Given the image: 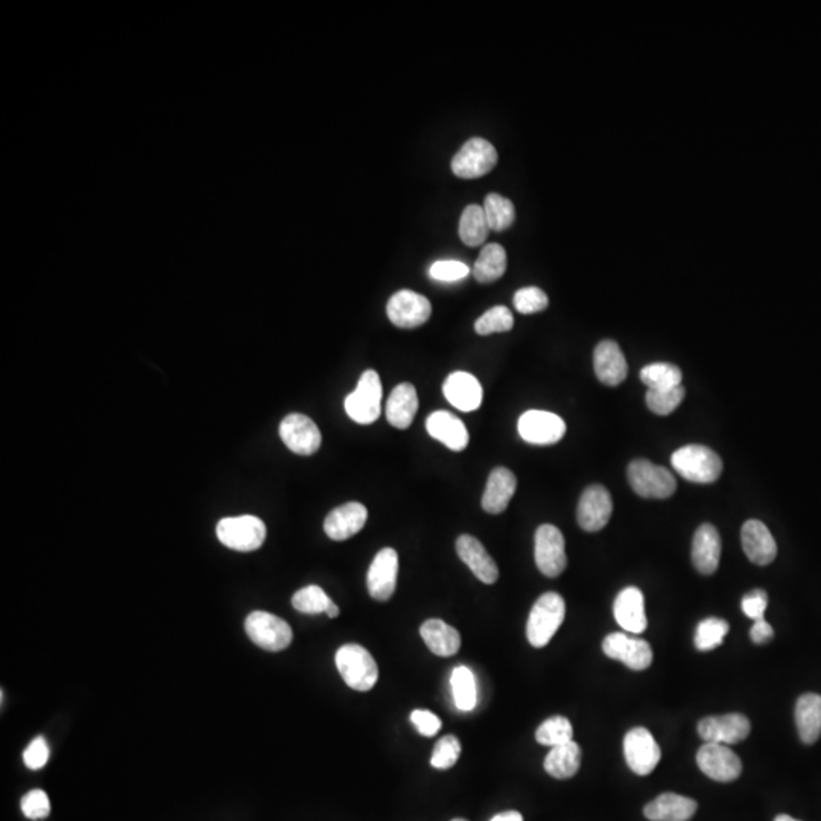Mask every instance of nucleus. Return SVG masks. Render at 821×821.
<instances>
[{"label": "nucleus", "mask_w": 821, "mask_h": 821, "mask_svg": "<svg viewBox=\"0 0 821 821\" xmlns=\"http://www.w3.org/2000/svg\"><path fill=\"white\" fill-rule=\"evenodd\" d=\"M752 724L742 714H727L721 717H707L698 723V735L704 742L714 744H738L750 735Z\"/></svg>", "instance_id": "f3484780"}, {"label": "nucleus", "mask_w": 821, "mask_h": 821, "mask_svg": "<svg viewBox=\"0 0 821 821\" xmlns=\"http://www.w3.org/2000/svg\"><path fill=\"white\" fill-rule=\"evenodd\" d=\"M332 603L333 601L326 595V592L318 586L303 587L292 596V607L306 615L327 613Z\"/></svg>", "instance_id": "ea45409f"}, {"label": "nucleus", "mask_w": 821, "mask_h": 821, "mask_svg": "<svg viewBox=\"0 0 821 821\" xmlns=\"http://www.w3.org/2000/svg\"><path fill=\"white\" fill-rule=\"evenodd\" d=\"M514 318L510 309L505 306H495L489 309L475 323V332L481 337H487L492 333L508 332L513 329Z\"/></svg>", "instance_id": "a19ab883"}, {"label": "nucleus", "mask_w": 821, "mask_h": 821, "mask_svg": "<svg viewBox=\"0 0 821 821\" xmlns=\"http://www.w3.org/2000/svg\"><path fill=\"white\" fill-rule=\"evenodd\" d=\"M452 694H454L455 704L463 712H470L475 709L478 700L476 691V679L472 671L467 666H457L451 677Z\"/></svg>", "instance_id": "e433bc0d"}, {"label": "nucleus", "mask_w": 821, "mask_h": 821, "mask_svg": "<svg viewBox=\"0 0 821 821\" xmlns=\"http://www.w3.org/2000/svg\"><path fill=\"white\" fill-rule=\"evenodd\" d=\"M616 622L619 627L631 634H641L647 630V615H645L644 593L638 587H625L616 596L613 604Z\"/></svg>", "instance_id": "5701e85b"}, {"label": "nucleus", "mask_w": 821, "mask_h": 821, "mask_svg": "<svg viewBox=\"0 0 821 821\" xmlns=\"http://www.w3.org/2000/svg\"><path fill=\"white\" fill-rule=\"evenodd\" d=\"M432 306L425 295L402 289L390 298L387 315L391 323L400 329H416L431 318Z\"/></svg>", "instance_id": "f8f14e48"}, {"label": "nucleus", "mask_w": 821, "mask_h": 821, "mask_svg": "<svg viewBox=\"0 0 821 821\" xmlns=\"http://www.w3.org/2000/svg\"><path fill=\"white\" fill-rule=\"evenodd\" d=\"M697 802L679 794L665 793L645 806L644 814L651 821H689L697 812Z\"/></svg>", "instance_id": "c85d7f7f"}, {"label": "nucleus", "mask_w": 821, "mask_h": 821, "mask_svg": "<svg viewBox=\"0 0 821 821\" xmlns=\"http://www.w3.org/2000/svg\"><path fill=\"white\" fill-rule=\"evenodd\" d=\"M420 636L435 656L451 657L460 651V633L441 619H428L420 627Z\"/></svg>", "instance_id": "c756f323"}, {"label": "nucleus", "mask_w": 821, "mask_h": 821, "mask_svg": "<svg viewBox=\"0 0 821 821\" xmlns=\"http://www.w3.org/2000/svg\"><path fill=\"white\" fill-rule=\"evenodd\" d=\"M443 394L447 402L463 413L476 411L484 399V390L475 376L467 371H454L443 384Z\"/></svg>", "instance_id": "6ab92c4d"}, {"label": "nucleus", "mask_w": 821, "mask_h": 821, "mask_svg": "<svg viewBox=\"0 0 821 821\" xmlns=\"http://www.w3.org/2000/svg\"><path fill=\"white\" fill-rule=\"evenodd\" d=\"M624 756L633 773L638 776H648L659 764L662 753L650 730L645 727H636L625 735Z\"/></svg>", "instance_id": "9b49d317"}, {"label": "nucleus", "mask_w": 821, "mask_h": 821, "mask_svg": "<svg viewBox=\"0 0 821 821\" xmlns=\"http://www.w3.org/2000/svg\"><path fill=\"white\" fill-rule=\"evenodd\" d=\"M507 271V253L499 244H489L482 248L473 265V276L479 283H493L501 279Z\"/></svg>", "instance_id": "473e14b6"}, {"label": "nucleus", "mask_w": 821, "mask_h": 821, "mask_svg": "<svg viewBox=\"0 0 821 821\" xmlns=\"http://www.w3.org/2000/svg\"><path fill=\"white\" fill-rule=\"evenodd\" d=\"M452 821H467V820H464V818H455V820H452Z\"/></svg>", "instance_id": "6e6d98bb"}, {"label": "nucleus", "mask_w": 821, "mask_h": 821, "mask_svg": "<svg viewBox=\"0 0 821 821\" xmlns=\"http://www.w3.org/2000/svg\"><path fill=\"white\" fill-rule=\"evenodd\" d=\"M685 388H671V390H648L647 405L657 416H668L679 408L685 399Z\"/></svg>", "instance_id": "79ce46f5"}, {"label": "nucleus", "mask_w": 821, "mask_h": 821, "mask_svg": "<svg viewBox=\"0 0 821 821\" xmlns=\"http://www.w3.org/2000/svg\"><path fill=\"white\" fill-rule=\"evenodd\" d=\"M280 438L294 454L309 457L321 446V432L305 414H289L280 423Z\"/></svg>", "instance_id": "2eb2a0df"}, {"label": "nucleus", "mask_w": 821, "mask_h": 821, "mask_svg": "<svg viewBox=\"0 0 821 821\" xmlns=\"http://www.w3.org/2000/svg\"><path fill=\"white\" fill-rule=\"evenodd\" d=\"M368 511L359 502L341 505L327 514L324 531L335 542H343L358 534L367 522Z\"/></svg>", "instance_id": "aec40b11"}, {"label": "nucleus", "mask_w": 821, "mask_h": 821, "mask_svg": "<svg viewBox=\"0 0 821 821\" xmlns=\"http://www.w3.org/2000/svg\"><path fill=\"white\" fill-rule=\"evenodd\" d=\"M682 370L668 362H654L641 370V381L648 390H671L682 385Z\"/></svg>", "instance_id": "f704fd0d"}, {"label": "nucleus", "mask_w": 821, "mask_h": 821, "mask_svg": "<svg viewBox=\"0 0 821 821\" xmlns=\"http://www.w3.org/2000/svg\"><path fill=\"white\" fill-rule=\"evenodd\" d=\"M742 548L750 562L767 566L777 555L776 540L761 520H747L741 531Z\"/></svg>", "instance_id": "4be33fe9"}, {"label": "nucleus", "mask_w": 821, "mask_h": 821, "mask_svg": "<svg viewBox=\"0 0 821 821\" xmlns=\"http://www.w3.org/2000/svg\"><path fill=\"white\" fill-rule=\"evenodd\" d=\"M517 489V479L507 467H496L490 473L482 495V508L490 514L504 513Z\"/></svg>", "instance_id": "bb28decb"}, {"label": "nucleus", "mask_w": 821, "mask_h": 821, "mask_svg": "<svg viewBox=\"0 0 821 821\" xmlns=\"http://www.w3.org/2000/svg\"><path fill=\"white\" fill-rule=\"evenodd\" d=\"M482 209H484L485 218L489 222L490 230H495V232H504V230L510 229L516 221L514 204L508 198L495 194V192L485 197Z\"/></svg>", "instance_id": "c9c22d12"}, {"label": "nucleus", "mask_w": 821, "mask_h": 821, "mask_svg": "<svg viewBox=\"0 0 821 821\" xmlns=\"http://www.w3.org/2000/svg\"><path fill=\"white\" fill-rule=\"evenodd\" d=\"M565 537L554 525H542L536 531V565L543 575L549 578L558 577L568 566Z\"/></svg>", "instance_id": "1a4fd4ad"}, {"label": "nucleus", "mask_w": 821, "mask_h": 821, "mask_svg": "<svg viewBox=\"0 0 821 821\" xmlns=\"http://www.w3.org/2000/svg\"><path fill=\"white\" fill-rule=\"evenodd\" d=\"M581 749L577 742L552 747L545 759V770L555 779H571L580 770Z\"/></svg>", "instance_id": "2f4dec72"}, {"label": "nucleus", "mask_w": 821, "mask_h": 821, "mask_svg": "<svg viewBox=\"0 0 821 821\" xmlns=\"http://www.w3.org/2000/svg\"><path fill=\"white\" fill-rule=\"evenodd\" d=\"M428 434L435 440L449 447L451 451L461 452L469 444V431L466 425L449 411H435L426 420Z\"/></svg>", "instance_id": "393cba45"}, {"label": "nucleus", "mask_w": 821, "mask_h": 821, "mask_svg": "<svg viewBox=\"0 0 821 821\" xmlns=\"http://www.w3.org/2000/svg\"><path fill=\"white\" fill-rule=\"evenodd\" d=\"M457 552L479 581L485 584H495L498 581V565L478 539L469 534L458 537Z\"/></svg>", "instance_id": "b1692460"}, {"label": "nucleus", "mask_w": 821, "mask_h": 821, "mask_svg": "<svg viewBox=\"0 0 821 821\" xmlns=\"http://www.w3.org/2000/svg\"><path fill=\"white\" fill-rule=\"evenodd\" d=\"M399 555L393 548L378 552L367 575L368 593L376 601H388L396 590Z\"/></svg>", "instance_id": "a211bd4d"}, {"label": "nucleus", "mask_w": 821, "mask_h": 821, "mask_svg": "<svg viewBox=\"0 0 821 821\" xmlns=\"http://www.w3.org/2000/svg\"><path fill=\"white\" fill-rule=\"evenodd\" d=\"M671 464L683 478L697 484H712L723 472L720 455L701 444L680 447L671 457Z\"/></svg>", "instance_id": "f03ea898"}, {"label": "nucleus", "mask_w": 821, "mask_h": 821, "mask_svg": "<svg viewBox=\"0 0 821 821\" xmlns=\"http://www.w3.org/2000/svg\"><path fill=\"white\" fill-rule=\"evenodd\" d=\"M700 770L717 782H733L742 773V762L729 745L704 742L697 753Z\"/></svg>", "instance_id": "ddd939ff"}, {"label": "nucleus", "mask_w": 821, "mask_h": 821, "mask_svg": "<svg viewBox=\"0 0 821 821\" xmlns=\"http://www.w3.org/2000/svg\"><path fill=\"white\" fill-rule=\"evenodd\" d=\"M767 606V592L761 589L752 590V592L747 593V595L742 598V612H744L747 618L753 619V621L764 618Z\"/></svg>", "instance_id": "09e8293b"}, {"label": "nucleus", "mask_w": 821, "mask_h": 821, "mask_svg": "<svg viewBox=\"0 0 821 821\" xmlns=\"http://www.w3.org/2000/svg\"><path fill=\"white\" fill-rule=\"evenodd\" d=\"M774 821H800V820H796V818L790 817V815H787V814H780V815H777L776 818H774Z\"/></svg>", "instance_id": "5fc2aeb1"}, {"label": "nucleus", "mask_w": 821, "mask_h": 821, "mask_svg": "<svg viewBox=\"0 0 821 821\" xmlns=\"http://www.w3.org/2000/svg\"><path fill=\"white\" fill-rule=\"evenodd\" d=\"M721 537L717 528L704 524L698 528L692 542V563L700 574L712 575L720 566Z\"/></svg>", "instance_id": "a878e982"}, {"label": "nucleus", "mask_w": 821, "mask_h": 821, "mask_svg": "<svg viewBox=\"0 0 821 821\" xmlns=\"http://www.w3.org/2000/svg\"><path fill=\"white\" fill-rule=\"evenodd\" d=\"M469 274L470 268L460 260H438L429 268V276L438 282H457Z\"/></svg>", "instance_id": "49530a36"}, {"label": "nucleus", "mask_w": 821, "mask_h": 821, "mask_svg": "<svg viewBox=\"0 0 821 821\" xmlns=\"http://www.w3.org/2000/svg\"><path fill=\"white\" fill-rule=\"evenodd\" d=\"M49 753L51 752H49L48 742L45 741L43 736H39L26 747L25 752H23V761H25L26 767L31 768V770H40L49 761Z\"/></svg>", "instance_id": "de8ad7c7"}, {"label": "nucleus", "mask_w": 821, "mask_h": 821, "mask_svg": "<svg viewBox=\"0 0 821 821\" xmlns=\"http://www.w3.org/2000/svg\"><path fill=\"white\" fill-rule=\"evenodd\" d=\"M628 482L631 489L645 499H668L677 490L673 473L644 458L631 461L628 466Z\"/></svg>", "instance_id": "20e7f679"}, {"label": "nucleus", "mask_w": 821, "mask_h": 821, "mask_svg": "<svg viewBox=\"0 0 821 821\" xmlns=\"http://www.w3.org/2000/svg\"><path fill=\"white\" fill-rule=\"evenodd\" d=\"M417 409H419V397H417L416 387L405 382V384L397 385L391 391L385 414H387V420L391 426L397 429H406L413 425Z\"/></svg>", "instance_id": "cd10ccee"}, {"label": "nucleus", "mask_w": 821, "mask_h": 821, "mask_svg": "<svg viewBox=\"0 0 821 821\" xmlns=\"http://www.w3.org/2000/svg\"><path fill=\"white\" fill-rule=\"evenodd\" d=\"M514 308L520 314H536V312L545 311L549 305V298L546 292L537 286H527V288L519 289L514 294Z\"/></svg>", "instance_id": "c03bdc74"}, {"label": "nucleus", "mask_w": 821, "mask_h": 821, "mask_svg": "<svg viewBox=\"0 0 821 821\" xmlns=\"http://www.w3.org/2000/svg\"><path fill=\"white\" fill-rule=\"evenodd\" d=\"M603 651L607 657L619 660L633 671H644L653 662V650L644 639L627 633H612L604 639Z\"/></svg>", "instance_id": "dca6fc26"}, {"label": "nucleus", "mask_w": 821, "mask_h": 821, "mask_svg": "<svg viewBox=\"0 0 821 821\" xmlns=\"http://www.w3.org/2000/svg\"><path fill=\"white\" fill-rule=\"evenodd\" d=\"M498 163V151L489 140L473 137L467 140L452 159V172L458 178L473 180L493 171Z\"/></svg>", "instance_id": "0eeeda50"}, {"label": "nucleus", "mask_w": 821, "mask_h": 821, "mask_svg": "<svg viewBox=\"0 0 821 821\" xmlns=\"http://www.w3.org/2000/svg\"><path fill=\"white\" fill-rule=\"evenodd\" d=\"M335 663L346 685L355 691H370L378 683V663L361 645H343L337 651Z\"/></svg>", "instance_id": "7ed1b4c3"}, {"label": "nucleus", "mask_w": 821, "mask_h": 821, "mask_svg": "<svg viewBox=\"0 0 821 821\" xmlns=\"http://www.w3.org/2000/svg\"><path fill=\"white\" fill-rule=\"evenodd\" d=\"M23 814L29 820H43L48 818L51 814V802H49L48 794L43 790H32L25 794L22 799Z\"/></svg>", "instance_id": "a18cd8bd"}, {"label": "nucleus", "mask_w": 821, "mask_h": 821, "mask_svg": "<svg viewBox=\"0 0 821 821\" xmlns=\"http://www.w3.org/2000/svg\"><path fill=\"white\" fill-rule=\"evenodd\" d=\"M461 755L460 739L454 735H447L435 744L432 752L431 765L437 770H449L457 764Z\"/></svg>", "instance_id": "37998d69"}, {"label": "nucleus", "mask_w": 821, "mask_h": 821, "mask_svg": "<svg viewBox=\"0 0 821 821\" xmlns=\"http://www.w3.org/2000/svg\"><path fill=\"white\" fill-rule=\"evenodd\" d=\"M490 821H524V817H522V814H520V812L507 811L495 815V817H493Z\"/></svg>", "instance_id": "603ef678"}, {"label": "nucleus", "mask_w": 821, "mask_h": 821, "mask_svg": "<svg viewBox=\"0 0 821 821\" xmlns=\"http://www.w3.org/2000/svg\"><path fill=\"white\" fill-rule=\"evenodd\" d=\"M245 631L257 647L271 653L286 650L292 642V630L288 622L260 610L250 613L245 619Z\"/></svg>", "instance_id": "6e6552de"}, {"label": "nucleus", "mask_w": 821, "mask_h": 821, "mask_svg": "<svg viewBox=\"0 0 821 821\" xmlns=\"http://www.w3.org/2000/svg\"><path fill=\"white\" fill-rule=\"evenodd\" d=\"M517 431L522 440L527 443L549 446L565 437L566 423L557 414L531 409L520 416Z\"/></svg>", "instance_id": "9d476101"}, {"label": "nucleus", "mask_w": 821, "mask_h": 821, "mask_svg": "<svg viewBox=\"0 0 821 821\" xmlns=\"http://www.w3.org/2000/svg\"><path fill=\"white\" fill-rule=\"evenodd\" d=\"M572 736H574V729H572L571 721L560 715L551 717L545 723L540 724L536 732L537 742L549 745V747L568 744L572 741Z\"/></svg>", "instance_id": "58836bf2"}, {"label": "nucleus", "mask_w": 821, "mask_h": 821, "mask_svg": "<svg viewBox=\"0 0 821 821\" xmlns=\"http://www.w3.org/2000/svg\"><path fill=\"white\" fill-rule=\"evenodd\" d=\"M774 636L773 627L764 618L758 619L750 630V638L755 644H767Z\"/></svg>", "instance_id": "3c124183"}, {"label": "nucleus", "mask_w": 821, "mask_h": 821, "mask_svg": "<svg viewBox=\"0 0 821 821\" xmlns=\"http://www.w3.org/2000/svg\"><path fill=\"white\" fill-rule=\"evenodd\" d=\"M729 633V624L721 618H707L695 630V647L700 651H712L723 644Z\"/></svg>", "instance_id": "4c0bfd02"}, {"label": "nucleus", "mask_w": 821, "mask_h": 821, "mask_svg": "<svg viewBox=\"0 0 821 821\" xmlns=\"http://www.w3.org/2000/svg\"><path fill=\"white\" fill-rule=\"evenodd\" d=\"M411 723L416 726V729L419 730L420 735L428 736V738L437 735L441 729L440 718H438L437 715L432 714V712L422 711V709H419V711H414L413 714H411Z\"/></svg>", "instance_id": "8fccbe9b"}, {"label": "nucleus", "mask_w": 821, "mask_h": 821, "mask_svg": "<svg viewBox=\"0 0 821 821\" xmlns=\"http://www.w3.org/2000/svg\"><path fill=\"white\" fill-rule=\"evenodd\" d=\"M565 616L566 604L563 596L555 592L543 593L534 604L528 618V642L536 648L546 647L565 621Z\"/></svg>", "instance_id": "f257e3e1"}, {"label": "nucleus", "mask_w": 821, "mask_h": 821, "mask_svg": "<svg viewBox=\"0 0 821 821\" xmlns=\"http://www.w3.org/2000/svg\"><path fill=\"white\" fill-rule=\"evenodd\" d=\"M596 378L604 385L616 387L627 379L628 365L621 347L612 340L601 341L593 352Z\"/></svg>", "instance_id": "412c9836"}, {"label": "nucleus", "mask_w": 821, "mask_h": 821, "mask_svg": "<svg viewBox=\"0 0 821 821\" xmlns=\"http://www.w3.org/2000/svg\"><path fill=\"white\" fill-rule=\"evenodd\" d=\"M326 615L329 616V618H337V616L340 615V609H338L337 604H330L329 610H327Z\"/></svg>", "instance_id": "864d4df0"}, {"label": "nucleus", "mask_w": 821, "mask_h": 821, "mask_svg": "<svg viewBox=\"0 0 821 821\" xmlns=\"http://www.w3.org/2000/svg\"><path fill=\"white\" fill-rule=\"evenodd\" d=\"M796 724L805 744L818 741L821 736V695L805 694L797 700Z\"/></svg>", "instance_id": "7c9ffc66"}, {"label": "nucleus", "mask_w": 821, "mask_h": 821, "mask_svg": "<svg viewBox=\"0 0 821 821\" xmlns=\"http://www.w3.org/2000/svg\"><path fill=\"white\" fill-rule=\"evenodd\" d=\"M489 222L485 218L484 209L478 204H470L461 213L460 233L461 241L469 247H479L489 238Z\"/></svg>", "instance_id": "72a5a7b5"}, {"label": "nucleus", "mask_w": 821, "mask_h": 821, "mask_svg": "<svg viewBox=\"0 0 821 821\" xmlns=\"http://www.w3.org/2000/svg\"><path fill=\"white\" fill-rule=\"evenodd\" d=\"M613 502L609 490L603 485H589L581 495L577 508L578 525L587 533H596L609 524Z\"/></svg>", "instance_id": "4468645a"}, {"label": "nucleus", "mask_w": 821, "mask_h": 821, "mask_svg": "<svg viewBox=\"0 0 821 821\" xmlns=\"http://www.w3.org/2000/svg\"><path fill=\"white\" fill-rule=\"evenodd\" d=\"M344 406L347 416L359 425H371L381 417L382 384L378 371L367 370L362 373L358 387L346 397Z\"/></svg>", "instance_id": "39448f33"}, {"label": "nucleus", "mask_w": 821, "mask_h": 821, "mask_svg": "<svg viewBox=\"0 0 821 821\" xmlns=\"http://www.w3.org/2000/svg\"><path fill=\"white\" fill-rule=\"evenodd\" d=\"M219 542L239 552H251L264 545L267 527L256 516L226 517L216 527Z\"/></svg>", "instance_id": "423d86ee"}]
</instances>
